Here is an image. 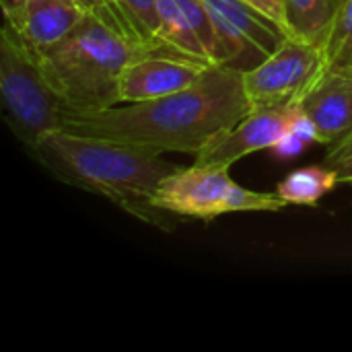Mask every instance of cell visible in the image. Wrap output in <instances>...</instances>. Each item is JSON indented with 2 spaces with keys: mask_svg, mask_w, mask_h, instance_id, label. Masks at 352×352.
I'll use <instances>...</instances> for the list:
<instances>
[{
  "mask_svg": "<svg viewBox=\"0 0 352 352\" xmlns=\"http://www.w3.org/2000/svg\"><path fill=\"white\" fill-rule=\"evenodd\" d=\"M252 111L243 89V70L210 66L184 91L107 109L64 111L62 130L103 138L157 155H198L219 134L233 128Z\"/></svg>",
  "mask_w": 352,
  "mask_h": 352,
  "instance_id": "cell-1",
  "label": "cell"
},
{
  "mask_svg": "<svg viewBox=\"0 0 352 352\" xmlns=\"http://www.w3.org/2000/svg\"><path fill=\"white\" fill-rule=\"evenodd\" d=\"M31 153L64 182L111 200L144 223L167 227L161 221L169 212L153 206V194L177 165L161 155L62 128L43 136Z\"/></svg>",
  "mask_w": 352,
  "mask_h": 352,
  "instance_id": "cell-2",
  "label": "cell"
},
{
  "mask_svg": "<svg viewBox=\"0 0 352 352\" xmlns=\"http://www.w3.org/2000/svg\"><path fill=\"white\" fill-rule=\"evenodd\" d=\"M140 45L87 16L56 45L35 54L64 111L89 113L118 105V80Z\"/></svg>",
  "mask_w": 352,
  "mask_h": 352,
  "instance_id": "cell-3",
  "label": "cell"
},
{
  "mask_svg": "<svg viewBox=\"0 0 352 352\" xmlns=\"http://www.w3.org/2000/svg\"><path fill=\"white\" fill-rule=\"evenodd\" d=\"M153 206L171 217L200 219L204 223L229 212H278L287 204L276 192H256L239 186L229 167H177L153 194Z\"/></svg>",
  "mask_w": 352,
  "mask_h": 352,
  "instance_id": "cell-4",
  "label": "cell"
},
{
  "mask_svg": "<svg viewBox=\"0 0 352 352\" xmlns=\"http://www.w3.org/2000/svg\"><path fill=\"white\" fill-rule=\"evenodd\" d=\"M0 97L10 130L29 148L62 128L64 107L37 58L4 27L0 33Z\"/></svg>",
  "mask_w": 352,
  "mask_h": 352,
  "instance_id": "cell-5",
  "label": "cell"
},
{
  "mask_svg": "<svg viewBox=\"0 0 352 352\" xmlns=\"http://www.w3.org/2000/svg\"><path fill=\"white\" fill-rule=\"evenodd\" d=\"M322 72V43L289 35L268 58L243 70V89L252 109L295 107Z\"/></svg>",
  "mask_w": 352,
  "mask_h": 352,
  "instance_id": "cell-6",
  "label": "cell"
},
{
  "mask_svg": "<svg viewBox=\"0 0 352 352\" xmlns=\"http://www.w3.org/2000/svg\"><path fill=\"white\" fill-rule=\"evenodd\" d=\"M299 118V105L283 109H252L241 122L208 142L196 155L194 163L231 167L252 153L274 151L295 130Z\"/></svg>",
  "mask_w": 352,
  "mask_h": 352,
  "instance_id": "cell-7",
  "label": "cell"
},
{
  "mask_svg": "<svg viewBox=\"0 0 352 352\" xmlns=\"http://www.w3.org/2000/svg\"><path fill=\"white\" fill-rule=\"evenodd\" d=\"M210 66L177 52H140L120 74L118 103L148 101L184 91Z\"/></svg>",
  "mask_w": 352,
  "mask_h": 352,
  "instance_id": "cell-8",
  "label": "cell"
},
{
  "mask_svg": "<svg viewBox=\"0 0 352 352\" xmlns=\"http://www.w3.org/2000/svg\"><path fill=\"white\" fill-rule=\"evenodd\" d=\"M217 23L231 56L233 66L245 70L248 56L254 66L268 58L289 37L283 27L256 10L245 0H200Z\"/></svg>",
  "mask_w": 352,
  "mask_h": 352,
  "instance_id": "cell-9",
  "label": "cell"
},
{
  "mask_svg": "<svg viewBox=\"0 0 352 352\" xmlns=\"http://www.w3.org/2000/svg\"><path fill=\"white\" fill-rule=\"evenodd\" d=\"M2 27L35 56L62 41L91 14L78 0H25L2 8Z\"/></svg>",
  "mask_w": 352,
  "mask_h": 352,
  "instance_id": "cell-10",
  "label": "cell"
},
{
  "mask_svg": "<svg viewBox=\"0 0 352 352\" xmlns=\"http://www.w3.org/2000/svg\"><path fill=\"white\" fill-rule=\"evenodd\" d=\"M316 130V140L334 146L352 134V76L322 72L299 103Z\"/></svg>",
  "mask_w": 352,
  "mask_h": 352,
  "instance_id": "cell-11",
  "label": "cell"
},
{
  "mask_svg": "<svg viewBox=\"0 0 352 352\" xmlns=\"http://www.w3.org/2000/svg\"><path fill=\"white\" fill-rule=\"evenodd\" d=\"M338 186V175L326 167L309 165L291 171L276 184V194L287 206H318V202Z\"/></svg>",
  "mask_w": 352,
  "mask_h": 352,
  "instance_id": "cell-12",
  "label": "cell"
},
{
  "mask_svg": "<svg viewBox=\"0 0 352 352\" xmlns=\"http://www.w3.org/2000/svg\"><path fill=\"white\" fill-rule=\"evenodd\" d=\"M322 47L326 72L352 76V0H336Z\"/></svg>",
  "mask_w": 352,
  "mask_h": 352,
  "instance_id": "cell-13",
  "label": "cell"
},
{
  "mask_svg": "<svg viewBox=\"0 0 352 352\" xmlns=\"http://www.w3.org/2000/svg\"><path fill=\"white\" fill-rule=\"evenodd\" d=\"M283 4L291 37H301L316 43L324 41L336 0H283Z\"/></svg>",
  "mask_w": 352,
  "mask_h": 352,
  "instance_id": "cell-14",
  "label": "cell"
},
{
  "mask_svg": "<svg viewBox=\"0 0 352 352\" xmlns=\"http://www.w3.org/2000/svg\"><path fill=\"white\" fill-rule=\"evenodd\" d=\"M120 4L124 6V10L132 19V23L136 25L140 39H142L146 50H151V52H175L161 37L157 0H120Z\"/></svg>",
  "mask_w": 352,
  "mask_h": 352,
  "instance_id": "cell-15",
  "label": "cell"
},
{
  "mask_svg": "<svg viewBox=\"0 0 352 352\" xmlns=\"http://www.w3.org/2000/svg\"><path fill=\"white\" fill-rule=\"evenodd\" d=\"M78 4L87 10V14H91L93 19L103 23L105 27H109L118 35L126 37L128 41H132V43L140 45L142 50H146L142 39H140V33H138L136 25L132 23V19L128 16V12L120 4V0H78Z\"/></svg>",
  "mask_w": 352,
  "mask_h": 352,
  "instance_id": "cell-16",
  "label": "cell"
},
{
  "mask_svg": "<svg viewBox=\"0 0 352 352\" xmlns=\"http://www.w3.org/2000/svg\"><path fill=\"white\" fill-rule=\"evenodd\" d=\"M338 175V184L352 186V134L334 146H328V153L322 161Z\"/></svg>",
  "mask_w": 352,
  "mask_h": 352,
  "instance_id": "cell-17",
  "label": "cell"
},
{
  "mask_svg": "<svg viewBox=\"0 0 352 352\" xmlns=\"http://www.w3.org/2000/svg\"><path fill=\"white\" fill-rule=\"evenodd\" d=\"M248 4H252L256 10H260L262 14H266L268 19H272L278 27L285 29L287 35L289 33V23H287V12H285V4L283 0H245Z\"/></svg>",
  "mask_w": 352,
  "mask_h": 352,
  "instance_id": "cell-18",
  "label": "cell"
},
{
  "mask_svg": "<svg viewBox=\"0 0 352 352\" xmlns=\"http://www.w3.org/2000/svg\"><path fill=\"white\" fill-rule=\"evenodd\" d=\"M19 2H25V0H0V4H2V8H8V6H14V4H19Z\"/></svg>",
  "mask_w": 352,
  "mask_h": 352,
  "instance_id": "cell-19",
  "label": "cell"
}]
</instances>
